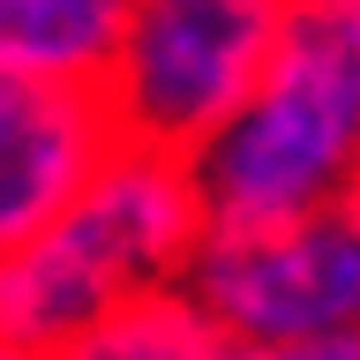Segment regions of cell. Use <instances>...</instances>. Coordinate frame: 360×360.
Segmentation results:
<instances>
[{"instance_id": "52a82bcc", "label": "cell", "mask_w": 360, "mask_h": 360, "mask_svg": "<svg viewBox=\"0 0 360 360\" xmlns=\"http://www.w3.org/2000/svg\"><path fill=\"white\" fill-rule=\"evenodd\" d=\"M45 360H248V345L202 308L195 285H158L128 308L98 315Z\"/></svg>"}, {"instance_id": "5b68a950", "label": "cell", "mask_w": 360, "mask_h": 360, "mask_svg": "<svg viewBox=\"0 0 360 360\" xmlns=\"http://www.w3.org/2000/svg\"><path fill=\"white\" fill-rule=\"evenodd\" d=\"M120 143L128 128L105 90L0 75V255L45 233Z\"/></svg>"}, {"instance_id": "6da1fadb", "label": "cell", "mask_w": 360, "mask_h": 360, "mask_svg": "<svg viewBox=\"0 0 360 360\" xmlns=\"http://www.w3.org/2000/svg\"><path fill=\"white\" fill-rule=\"evenodd\" d=\"M210 210L188 150L128 135L60 218L0 255V338L53 353L98 315L158 285H188Z\"/></svg>"}, {"instance_id": "8992f818", "label": "cell", "mask_w": 360, "mask_h": 360, "mask_svg": "<svg viewBox=\"0 0 360 360\" xmlns=\"http://www.w3.org/2000/svg\"><path fill=\"white\" fill-rule=\"evenodd\" d=\"M135 0H0V75L105 90Z\"/></svg>"}, {"instance_id": "9c48e42d", "label": "cell", "mask_w": 360, "mask_h": 360, "mask_svg": "<svg viewBox=\"0 0 360 360\" xmlns=\"http://www.w3.org/2000/svg\"><path fill=\"white\" fill-rule=\"evenodd\" d=\"M0 360H45V353H30V345H15V338H0Z\"/></svg>"}, {"instance_id": "3957f363", "label": "cell", "mask_w": 360, "mask_h": 360, "mask_svg": "<svg viewBox=\"0 0 360 360\" xmlns=\"http://www.w3.org/2000/svg\"><path fill=\"white\" fill-rule=\"evenodd\" d=\"M285 15L292 0H135L105 83L120 128L195 158L263 83Z\"/></svg>"}, {"instance_id": "7a4b0ae2", "label": "cell", "mask_w": 360, "mask_h": 360, "mask_svg": "<svg viewBox=\"0 0 360 360\" xmlns=\"http://www.w3.org/2000/svg\"><path fill=\"white\" fill-rule=\"evenodd\" d=\"M210 233L300 218L360 188V0H292L248 105L195 150Z\"/></svg>"}, {"instance_id": "ba28073f", "label": "cell", "mask_w": 360, "mask_h": 360, "mask_svg": "<svg viewBox=\"0 0 360 360\" xmlns=\"http://www.w3.org/2000/svg\"><path fill=\"white\" fill-rule=\"evenodd\" d=\"M248 360H360V330H345V338H308V345H270V353H248Z\"/></svg>"}, {"instance_id": "277c9868", "label": "cell", "mask_w": 360, "mask_h": 360, "mask_svg": "<svg viewBox=\"0 0 360 360\" xmlns=\"http://www.w3.org/2000/svg\"><path fill=\"white\" fill-rule=\"evenodd\" d=\"M188 285L248 353L360 330V188L278 225L210 233Z\"/></svg>"}]
</instances>
